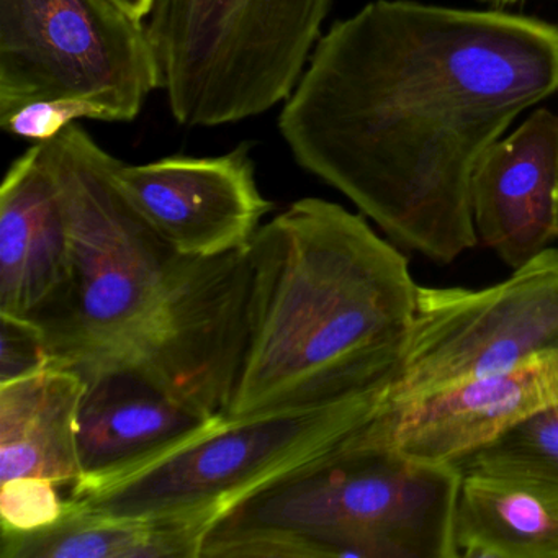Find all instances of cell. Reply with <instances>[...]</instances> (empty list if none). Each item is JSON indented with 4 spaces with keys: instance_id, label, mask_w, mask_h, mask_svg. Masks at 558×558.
<instances>
[{
    "instance_id": "6da1fadb",
    "label": "cell",
    "mask_w": 558,
    "mask_h": 558,
    "mask_svg": "<svg viewBox=\"0 0 558 558\" xmlns=\"http://www.w3.org/2000/svg\"><path fill=\"white\" fill-rule=\"evenodd\" d=\"M557 90L558 25L377 0L319 38L279 132L393 243L449 264L478 244L483 153Z\"/></svg>"
},
{
    "instance_id": "9a60e30c",
    "label": "cell",
    "mask_w": 558,
    "mask_h": 558,
    "mask_svg": "<svg viewBox=\"0 0 558 558\" xmlns=\"http://www.w3.org/2000/svg\"><path fill=\"white\" fill-rule=\"evenodd\" d=\"M453 547L457 558H558V486L462 473Z\"/></svg>"
},
{
    "instance_id": "e0dca14e",
    "label": "cell",
    "mask_w": 558,
    "mask_h": 558,
    "mask_svg": "<svg viewBox=\"0 0 558 558\" xmlns=\"http://www.w3.org/2000/svg\"><path fill=\"white\" fill-rule=\"evenodd\" d=\"M460 473L521 476L558 486V401L453 460Z\"/></svg>"
},
{
    "instance_id": "7402d4cb",
    "label": "cell",
    "mask_w": 558,
    "mask_h": 558,
    "mask_svg": "<svg viewBox=\"0 0 558 558\" xmlns=\"http://www.w3.org/2000/svg\"><path fill=\"white\" fill-rule=\"evenodd\" d=\"M498 2H514V0H498Z\"/></svg>"
},
{
    "instance_id": "30bf717a",
    "label": "cell",
    "mask_w": 558,
    "mask_h": 558,
    "mask_svg": "<svg viewBox=\"0 0 558 558\" xmlns=\"http://www.w3.org/2000/svg\"><path fill=\"white\" fill-rule=\"evenodd\" d=\"M557 401L558 352L385 404L362 440L420 462L452 463Z\"/></svg>"
},
{
    "instance_id": "52a82bcc",
    "label": "cell",
    "mask_w": 558,
    "mask_h": 558,
    "mask_svg": "<svg viewBox=\"0 0 558 558\" xmlns=\"http://www.w3.org/2000/svg\"><path fill=\"white\" fill-rule=\"evenodd\" d=\"M162 89L145 19L119 0H0V117L44 99H89L133 122Z\"/></svg>"
},
{
    "instance_id": "8992f818",
    "label": "cell",
    "mask_w": 558,
    "mask_h": 558,
    "mask_svg": "<svg viewBox=\"0 0 558 558\" xmlns=\"http://www.w3.org/2000/svg\"><path fill=\"white\" fill-rule=\"evenodd\" d=\"M387 398L365 397L256 420H225L197 439L122 475L76 483L68 509L123 518L227 509L351 444Z\"/></svg>"
},
{
    "instance_id": "5b68a950",
    "label": "cell",
    "mask_w": 558,
    "mask_h": 558,
    "mask_svg": "<svg viewBox=\"0 0 558 558\" xmlns=\"http://www.w3.org/2000/svg\"><path fill=\"white\" fill-rule=\"evenodd\" d=\"M332 0H155L145 19L179 125L269 112L295 89Z\"/></svg>"
},
{
    "instance_id": "ffe728a7",
    "label": "cell",
    "mask_w": 558,
    "mask_h": 558,
    "mask_svg": "<svg viewBox=\"0 0 558 558\" xmlns=\"http://www.w3.org/2000/svg\"><path fill=\"white\" fill-rule=\"evenodd\" d=\"M0 385L51 367L44 329L31 319L0 315Z\"/></svg>"
},
{
    "instance_id": "ac0fdd59",
    "label": "cell",
    "mask_w": 558,
    "mask_h": 558,
    "mask_svg": "<svg viewBox=\"0 0 558 558\" xmlns=\"http://www.w3.org/2000/svg\"><path fill=\"white\" fill-rule=\"evenodd\" d=\"M80 120L113 123L112 113L102 104L89 99L35 100L0 117V126L9 135L34 143L50 142Z\"/></svg>"
},
{
    "instance_id": "7c38bea8",
    "label": "cell",
    "mask_w": 558,
    "mask_h": 558,
    "mask_svg": "<svg viewBox=\"0 0 558 558\" xmlns=\"http://www.w3.org/2000/svg\"><path fill=\"white\" fill-rule=\"evenodd\" d=\"M73 246L57 178L34 143L0 187V315L44 319L63 299Z\"/></svg>"
},
{
    "instance_id": "277c9868",
    "label": "cell",
    "mask_w": 558,
    "mask_h": 558,
    "mask_svg": "<svg viewBox=\"0 0 558 558\" xmlns=\"http://www.w3.org/2000/svg\"><path fill=\"white\" fill-rule=\"evenodd\" d=\"M460 478L452 463L420 462L361 433L227 509L201 558H457Z\"/></svg>"
},
{
    "instance_id": "7a4b0ae2",
    "label": "cell",
    "mask_w": 558,
    "mask_h": 558,
    "mask_svg": "<svg viewBox=\"0 0 558 558\" xmlns=\"http://www.w3.org/2000/svg\"><path fill=\"white\" fill-rule=\"evenodd\" d=\"M41 146L73 246L70 286L37 323L51 365L84 380L132 372L202 416H225L246 345L250 247L178 253L130 201L123 162L80 123Z\"/></svg>"
},
{
    "instance_id": "603a6c76",
    "label": "cell",
    "mask_w": 558,
    "mask_h": 558,
    "mask_svg": "<svg viewBox=\"0 0 558 558\" xmlns=\"http://www.w3.org/2000/svg\"><path fill=\"white\" fill-rule=\"evenodd\" d=\"M153 2H155V0H153Z\"/></svg>"
},
{
    "instance_id": "5bb4252c",
    "label": "cell",
    "mask_w": 558,
    "mask_h": 558,
    "mask_svg": "<svg viewBox=\"0 0 558 558\" xmlns=\"http://www.w3.org/2000/svg\"><path fill=\"white\" fill-rule=\"evenodd\" d=\"M83 375L51 367L0 385V482L41 476L71 486L83 476L77 416Z\"/></svg>"
},
{
    "instance_id": "44dd1931",
    "label": "cell",
    "mask_w": 558,
    "mask_h": 558,
    "mask_svg": "<svg viewBox=\"0 0 558 558\" xmlns=\"http://www.w3.org/2000/svg\"><path fill=\"white\" fill-rule=\"evenodd\" d=\"M119 2L140 19L148 17L149 11L153 8V0H119Z\"/></svg>"
},
{
    "instance_id": "4fadbf2b",
    "label": "cell",
    "mask_w": 558,
    "mask_h": 558,
    "mask_svg": "<svg viewBox=\"0 0 558 558\" xmlns=\"http://www.w3.org/2000/svg\"><path fill=\"white\" fill-rule=\"evenodd\" d=\"M86 384L77 416L83 476L76 483L122 475L225 421L189 410L132 372L96 375Z\"/></svg>"
},
{
    "instance_id": "3957f363",
    "label": "cell",
    "mask_w": 558,
    "mask_h": 558,
    "mask_svg": "<svg viewBox=\"0 0 558 558\" xmlns=\"http://www.w3.org/2000/svg\"><path fill=\"white\" fill-rule=\"evenodd\" d=\"M246 345L225 420L388 400L416 308L407 257L361 215L302 198L250 244Z\"/></svg>"
},
{
    "instance_id": "2e32d148",
    "label": "cell",
    "mask_w": 558,
    "mask_h": 558,
    "mask_svg": "<svg viewBox=\"0 0 558 558\" xmlns=\"http://www.w3.org/2000/svg\"><path fill=\"white\" fill-rule=\"evenodd\" d=\"M215 515L123 518L68 509L50 527L2 531V558H201Z\"/></svg>"
},
{
    "instance_id": "ba28073f",
    "label": "cell",
    "mask_w": 558,
    "mask_h": 558,
    "mask_svg": "<svg viewBox=\"0 0 558 558\" xmlns=\"http://www.w3.org/2000/svg\"><path fill=\"white\" fill-rule=\"evenodd\" d=\"M558 352V250L496 286L417 287L416 308L387 404Z\"/></svg>"
},
{
    "instance_id": "d6986e66",
    "label": "cell",
    "mask_w": 558,
    "mask_h": 558,
    "mask_svg": "<svg viewBox=\"0 0 558 558\" xmlns=\"http://www.w3.org/2000/svg\"><path fill=\"white\" fill-rule=\"evenodd\" d=\"M57 483L41 476H19L0 482L2 531L35 532L57 524L66 512Z\"/></svg>"
},
{
    "instance_id": "9c48e42d",
    "label": "cell",
    "mask_w": 558,
    "mask_h": 558,
    "mask_svg": "<svg viewBox=\"0 0 558 558\" xmlns=\"http://www.w3.org/2000/svg\"><path fill=\"white\" fill-rule=\"evenodd\" d=\"M120 181L149 227L189 257L247 250L276 207L260 194L247 143L227 155L123 165Z\"/></svg>"
},
{
    "instance_id": "8fae6325",
    "label": "cell",
    "mask_w": 558,
    "mask_h": 558,
    "mask_svg": "<svg viewBox=\"0 0 558 558\" xmlns=\"http://www.w3.org/2000/svg\"><path fill=\"white\" fill-rule=\"evenodd\" d=\"M473 227L480 244L518 269L558 238V117L538 109L493 143L473 171Z\"/></svg>"
}]
</instances>
